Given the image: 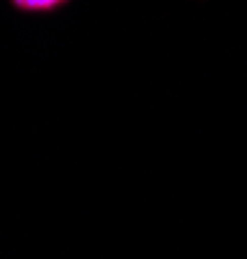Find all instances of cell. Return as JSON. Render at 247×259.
Segmentation results:
<instances>
[{"instance_id":"obj_1","label":"cell","mask_w":247,"mask_h":259,"mask_svg":"<svg viewBox=\"0 0 247 259\" xmlns=\"http://www.w3.org/2000/svg\"><path fill=\"white\" fill-rule=\"evenodd\" d=\"M11 3L23 13H52L67 6L69 0H11Z\"/></svg>"}]
</instances>
